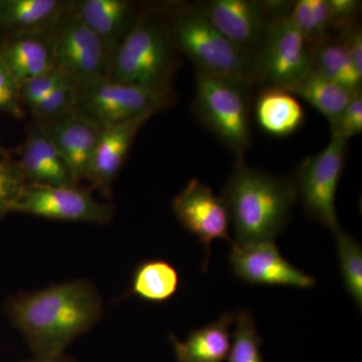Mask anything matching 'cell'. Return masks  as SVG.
<instances>
[{
	"label": "cell",
	"mask_w": 362,
	"mask_h": 362,
	"mask_svg": "<svg viewBox=\"0 0 362 362\" xmlns=\"http://www.w3.org/2000/svg\"><path fill=\"white\" fill-rule=\"evenodd\" d=\"M56 145L76 183L87 180L103 127L75 110L47 123H37Z\"/></svg>",
	"instance_id": "cell-14"
},
{
	"label": "cell",
	"mask_w": 362,
	"mask_h": 362,
	"mask_svg": "<svg viewBox=\"0 0 362 362\" xmlns=\"http://www.w3.org/2000/svg\"><path fill=\"white\" fill-rule=\"evenodd\" d=\"M175 356H176V362H190L187 358H185V356L181 354V352L178 351V350L175 349Z\"/></svg>",
	"instance_id": "cell-36"
},
{
	"label": "cell",
	"mask_w": 362,
	"mask_h": 362,
	"mask_svg": "<svg viewBox=\"0 0 362 362\" xmlns=\"http://www.w3.org/2000/svg\"><path fill=\"white\" fill-rule=\"evenodd\" d=\"M68 81L73 80L58 68L30 78L20 85L21 101L23 105L32 109L47 95L51 94L52 90Z\"/></svg>",
	"instance_id": "cell-30"
},
{
	"label": "cell",
	"mask_w": 362,
	"mask_h": 362,
	"mask_svg": "<svg viewBox=\"0 0 362 362\" xmlns=\"http://www.w3.org/2000/svg\"><path fill=\"white\" fill-rule=\"evenodd\" d=\"M335 243L343 284L357 307L362 306V247L341 228L335 230Z\"/></svg>",
	"instance_id": "cell-26"
},
{
	"label": "cell",
	"mask_w": 362,
	"mask_h": 362,
	"mask_svg": "<svg viewBox=\"0 0 362 362\" xmlns=\"http://www.w3.org/2000/svg\"><path fill=\"white\" fill-rule=\"evenodd\" d=\"M311 70V47L288 16L279 18L255 54V82L289 90Z\"/></svg>",
	"instance_id": "cell-9"
},
{
	"label": "cell",
	"mask_w": 362,
	"mask_h": 362,
	"mask_svg": "<svg viewBox=\"0 0 362 362\" xmlns=\"http://www.w3.org/2000/svg\"><path fill=\"white\" fill-rule=\"evenodd\" d=\"M0 59L18 84L57 68L52 32L13 33L0 45Z\"/></svg>",
	"instance_id": "cell-16"
},
{
	"label": "cell",
	"mask_w": 362,
	"mask_h": 362,
	"mask_svg": "<svg viewBox=\"0 0 362 362\" xmlns=\"http://www.w3.org/2000/svg\"><path fill=\"white\" fill-rule=\"evenodd\" d=\"M180 275L175 267L162 259L140 264L133 274L131 292L150 303L160 304L175 296Z\"/></svg>",
	"instance_id": "cell-24"
},
{
	"label": "cell",
	"mask_w": 362,
	"mask_h": 362,
	"mask_svg": "<svg viewBox=\"0 0 362 362\" xmlns=\"http://www.w3.org/2000/svg\"><path fill=\"white\" fill-rule=\"evenodd\" d=\"M235 330L228 352V362H264L262 339L252 314L247 311L235 313Z\"/></svg>",
	"instance_id": "cell-27"
},
{
	"label": "cell",
	"mask_w": 362,
	"mask_h": 362,
	"mask_svg": "<svg viewBox=\"0 0 362 362\" xmlns=\"http://www.w3.org/2000/svg\"><path fill=\"white\" fill-rule=\"evenodd\" d=\"M57 68L76 84L108 77L111 59L99 37L74 13L71 2L52 28Z\"/></svg>",
	"instance_id": "cell-10"
},
{
	"label": "cell",
	"mask_w": 362,
	"mask_h": 362,
	"mask_svg": "<svg viewBox=\"0 0 362 362\" xmlns=\"http://www.w3.org/2000/svg\"><path fill=\"white\" fill-rule=\"evenodd\" d=\"M20 163L26 185L77 187L56 145L40 126L28 131L20 148Z\"/></svg>",
	"instance_id": "cell-17"
},
{
	"label": "cell",
	"mask_w": 362,
	"mask_h": 362,
	"mask_svg": "<svg viewBox=\"0 0 362 362\" xmlns=\"http://www.w3.org/2000/svg\"><path fill=\"white\" fill-rule=\"evenodd\" d=\"M70 2L0 0V28L13 33L52 32Z\"/></svg>",
	"instance_id": "cell-20"
},
{
	"label": "cell",
	"mask_w": 362,
	"mask_h": 362,
	"mask_svg": "<svg viewBox=\"0 0 362 362\" xmlns=\"http://www.w3.org/2000/svg\"><path fill=\"white\" fill-rule=\"evenodd\" d=\"M173 47L168 18L145 11L136 18L114 54L108 78L125 84L173 89Z\"/></svg>",
	"instance_id": "cell-3"
},
{
	"label": "cell",
	"mask_w": 362,
	"mask_h": 362,
	"mask_svg": "<svg viewBox=\"0 0 362 362\" xmlns=\"http://www.w3.org/2000/svg\"><path fill=\"white\" fill-rule=\"evenodd\" d=\"M230 264L238 278L251 285L288 286L309 289L315 278L293 266L281 255L274 240L232 244Z\"/></svg>",
	"instance_id": "cell-13"
},
{
	"label": "cell",
	"mask_w": 362,
	"mask_h": 362,
	"mask_svg": "<svg viewBox=\"0 0 362 362\" xmlns=\"http://www.w3.org/2000/svg\"><path fill=\"white\" fill-rule=\"evenodd\" d=\"M346 45L357 75L362 78V33L361 26L356 25L339 35Z\"/></svg>",
	"instance_id": "cell-34"
},
{
	"label": "cell",
	"mask_w": 362,
	"mask_h": 362,
	"mask_svg": "<svg viewBox=\"0 0 362 362\" xmlns=\"http://www.w3.org/2000/svg\"><path fill=\"white\" fill-rule=\"evenodd\" d=\"M235 240L232 244L275 240L297 201L294 181L251 168L238 158L223 188Z\"/></svg>",
	"instance_id": "cell-2"
},
{
	"label": "cell",
	"mask_w": 362,
	"mask_h": 362,
	"mask_svg": "<svg viewBox=\"0 0 362 362\" xmlns=\"http://www.w3.org/2000/svg\"><path fill=\"white\" fill-rule=\"evenodd\" d=\"M254 82L197 71L194 110L199 120L238 158L251 145V93Z\"/></svg>",
	"instance_id": "cell-5"
},
{
	"label": "cell",
	"mask_w": 362,
	"mask_h": 362,
	"mask_svg": "<svg viewBox=\"0 0 362 362\" xmlns=\"http://www.w3.org/2000/svg\"><path fill=\"white\" fill-rule=\"evenodd\" d=\"M78 110L102 127L154 115L173 103V89L125 84L108 77L77 84Z\"/></svg>",
	"instance_id": "cell-6"
},
{
	"label": "cell",
	"mask_w": 362,
	"mask_h": 362,
	"mask_svg": "<svg viewBox=\"0 0 362 362\" xmlns=\"http://www.w3.org/2000/svg\"><path fill=\"white\" fill-rule=\"evenodd\" d=\"M6 313L35 357H56L94 327L103 304L89 281L73 280L14 298Z\"/></svg>",
	"instance_id": "cell-1"
},
{
	"label": "cell",
	"mask_w": 362,
	"mask_h": 362,
	"mask_svg": "<svg viewBox=\"0 0 362 362\" xmlns=\"http://www.w3.org/2000/svg\"><path fill=\"white\" fill-rule=\"evenodd\" d=\"M25 362H75L71 359L66 358V356H56V357H35V359L30 361Z\"/></svg>",
	"instance_id": "cell-35"
},
{
	"label": "cell",
	"mask_w": 362,
	"mask_h": 362,
	"mask_svg": "<svg viewBox=\"0 0 362 362\" xmlns=\"http://www.w3.org/2000/svg\"><path fill=\"white\" fill-rule=\"evenodd\" d=\"M346 151L347 140L332 136L322 151L304 159L293 180L306 213L333 233L340 228L335 199Z\"/></svg>",
	"instance_id": "cell-7"
},
{
	"label": "cell",
	"mask_w": 362,
	"mask_h": 362,
	"mask_svg": "<svg viewBox=\"0 0 362 362\" xmlns=\"http://www.w3.org/2000/svg\"><path fill=\"white\" fill-rule=\"evenodd\" d=\"M23 213L49 220L106 225L113 220V207L97 201L77 187L25 185L13 206Z\"/></svg>",
	"instance_id": "cell-11"
},
{
	"label": "cell",
	"mask_w": 362,
	"mask_h": 362,
	"mask_svg": "<svg viewBox=\"0 0 362 362\" xmlns=\"http://www.w3.org/2000/svg\"><path fill=\"white\" fill-rule=\"evenodd\" d=\"M311 52L314 71L352 92H361L362 78L357 75L341 37L312 47Z\"/></svg>",
	"instance_id": "cell-23"
},
{
	"label": "cell",
	"mask_w": 362,
	"mask_h": 362,
	"mask_svg": "<svg viewBox=\"0 0 362 362\" xmlns=\"http://www.w3.org/2000/svg\"><path fill=\"white\" fill-rule=\"evenodd\" d=\"M26 185L18 160L0 158V218L13 213V206Z\"/></svg>",
	"instance_id": "cell-29"
},
{
	"label": "cell",
	"mask_w": 362,
	"mask_h": 362,
	"mask_svg": "<svg viewBox=\"0 0 362 362\" xmlns=\"http://www.w3.org/2000/svg\"><path fill=\"white\" fill-rule=\"evenodd\" d=\"M152 116H140L103 127L86 180L93 188L106 197L110 194L112 185L122 168L138 131Z\"/></svg>",
	"instance_id": "cell-15"
},
{
	"label": "cell",
	"mask_w": 362,
	"mask_h": 362,
	"mask_svg": "<svg viewBox=\"0 0 362 362\" xmlns=\"http://www.w3.org/2000/svg\"><path fill=\"white\" fill-rule=\"evenodd\" d=\"M71 7L99 37L112 62L136 20L133 4L127 0H78Z\"/></svg>",
	"instance_id": "cell-18"
},
{
	"label": "cell",
	"mask_w": 362,
	"mask_h": 362,
	"mask_svg": "<svg viewBox=\"0 0 362 362\" xmlns=\"http://www.w3.org/2000/svg\"><path fill=\"white\" fill-rule=\"evenodd\" d=\"M331 124L333 137L347 140L362 132V96L357 95Z\"/></svg>",
	"instance_id": "cell-32"
},
{
	"label": "cell",
	"mask_w": 362,
	"mask_h": 362,
	"mask_svg": "<svg viewBox=\"0 0 362 362\" xmlns=\"http://www.w3.org/2000/svg\"><path fill=\"white\" fill-rule=\"evenodd\" d=\"M235 313L223 314L204 327L192 331L185 342L171 337L173 349L181 352L190 362H223L228 358L230 345V327Z\"/></svg>",
	"instance_id": "cell-21"
},
{
	"label": "cell",
	"mask_w": 362,
	"mask_h": 362,
	"mask_svg": "<svg viewBox=\"0 0 362 362\" xmlns=\"http://www.w3.org/2000/svg\"><path fill=\"white\" fill-rule=\"evenodd\" d=\"M168 21L173 44L192 59L197 71L255 83V57L226 39L197 4L176 7Z\"/></svg>",
	"instance_id": "cell-4"
},
{
	"label": "cell",
	"mask_w": 362,
	"mask_h": 362,
	"mask_svg": "<svg viewBox=\"0 0 362 362\" xmlns=\"http://www.w3.org/2000/svg\"><path fill=\"white\" fill-rule=\"evenodd\" d=\"M329 11L330 32L338 37L354 28L361 14V2L356 0H326Z\"/></svg>",
	"instance_id": "cell-31"
},
{
	"label": "cell",
	"mask_w": 362,
	"mask_h": 362,
	"mask_svg": "<svg viewBox=\"0 0 362 362\" xmlns=\"http://www.w3.org/2000/svg\"><path fill=\"white\" fill-rule=\"evenodd\" d=\"M311 105L332 123L361 93L352 92L323 77L313 69L291 89L288 90Z\"/></svg>",
	"instance_id": "cell-22"
},
{
	"label": "cell",
	"mask_w": 362,
	"mask_h": 362,
	"mask_svg": "<svg viewBox=\"0 0 362 362\" xmlns=\"http://www.w3.org/2000/svg\"><path fill=\"white\" fill-rule=\"evenodd\" d=\"M288 18L311 49L333 39L326 0H299L292 4Z\"/></svg>",
	"instance_id": "cell-25"
},
{
	"label": "cell",
	"mask_w": 362,
	"mask_h": 362,
	"mask_svg": "<svg viewBox=\"0 0 362 362\" xmlns=\"http://www.w3.org/2000/svg\"><path fill=\"white\" fill-rule=\"evenodd\" d=\"M78 109L77 84L68 81L30 109L37 123H47Z\"/></svg>",
	"instance_id": "cell-28"
},
{
	"label": "cell",
	"mask_w": 362,
	"mask_h": 362,
	"mask_svg": "<svg viewBox=\"0 0 362 362\" xmlns=\"http://www.w3.org/2000/svg\"><path fill=\"white\" fill-rule=\"evenodd\" d=\"M7 156L6 150L4 148V147L0 146V158H4V157Z\"/></svg>",
	"instance_id": "cell-37"
},
{
	"label": "cell",
	"mask_w": 362,
	"mask_h": 362,
	"mask_svg": "<svg viewBox=\"0 0 362 362\" xmlns=\"http://www.w3.org/2000/svg\"><path fill=\"white\" fill-rule=\"evenodd\" d=\"M176 218L185 230L192 233L204 246L206 263L211 255L214 240H226L232 244L230 235V218L225 199L214 194L213 189L194 178L173 202Z\"/></svg>",
	"instance_id": "cell-12"
},
{
	"label": "cell",
	"mask_w": 362,
	"mask_h": 362,
	"mask_svg": "<svg viewBox=\"0 0 362 362\" xmlns=\"http://www.w3.org/2000/svg\"><path fill=\"white\" fill-rule=\"evenodd\" d=\"M197 6L226 39L255 57L272 25L288 16L292 4L285 1L211 0Z\"/></svg>",
	"instance_id": "cell-8"
},
{
	"label": "cell",
	"mask_w": 362,
	"mask_h": 362,
	"mask_svg": "<svg viewBox=\"0 0 362 362\" xmlns=\"http://www.w3.org/2000/svg\"><path fill=\"white\" fill-rule=\"evenodd\" d=\"M255 116L267 134L286 137L296 132L305 120L303 107L294 95L281 88L265 87L255 103Z\"/></svg>",
	"instance_id": "cell-19"
},
{
	"label": "cell",
	"mask_w": 362,
	"mask_h": 362,
	"mask_svg": "<svg viewBox=\"0 0 362 362\" xmlns=\"http://www.w3.org/2000/svg\"><path fill=\"white\" fill-rule=\"evenodd\" d=\"M23 105L20 84L0 59V111L21 119L25 116Z\"/></svg>",
	"instance_id": "cell-33"
}]
</instances>
